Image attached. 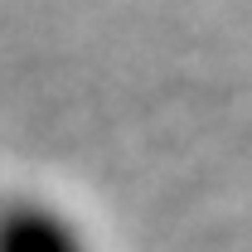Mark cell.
<instances>
[{
	"instance_id": "6da1fadb",
	"label": "cell",
	"mask_w": 252,
	"mask_h": 252,
	"mask_svg": "<svg viewBox=\"0 0 252 252\" xmlns=\"http://www.w3.org/2000/svg\"><path fill=\"white\" fill-rule=\"evenodd\" d=\"M0 252H88L83 233L39 199L0 204Z\"/></svg>"
}]
</instances>
